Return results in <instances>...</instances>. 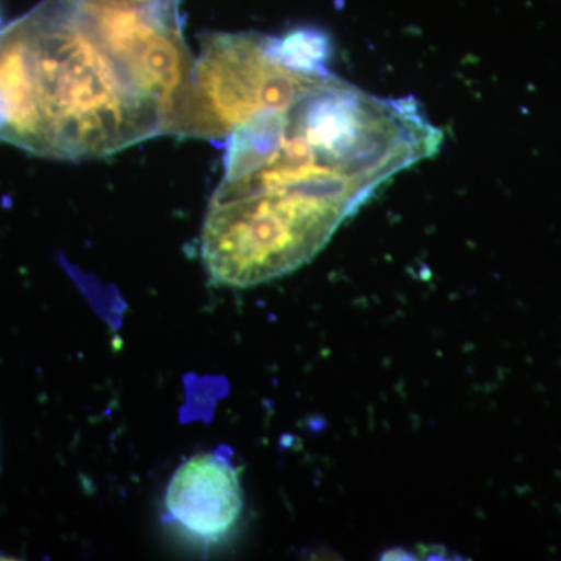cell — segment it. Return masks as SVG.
<instances>
[{"label":"cell","mask_w":561,"mask_h":561,"mask_svg":"<svg viewBox=\"0 0 561 561\" xmlns=\"http://www.w3.org/2000/svg\"><path fill=\"white\" fill-rule=\"evenodd\" d=\"M165 505L195 537L220 540L241 518L243 491L238 471L219 453L197 454L173 474Z\"/></svg>","instance_id":"5"},{"label":"cell","mask_w":561,"mask_h":561,"mask_svg":"<svg viewBox=\"0 0 561 561\" xmlns=\"http://www.w3.org/2000/svg\"><path fill=\"white\" fill-rule=\"evenodd\" d=\"M72 2L128 79L157 103L165 135L190 87L195 61L184 41L180 16L98 0Z\"/></svg>","instance_id":"4"},{"label":"cell","mask_w":561,"mask_h":561,"mask_svg":"<svg viewBox=\"0 0 561 561\" xmlns=\"http://www.w3.org/2000/svg\"><path fill=\"white\" fill-rule=\"evenodd\" d=\"M164 135L72 0H43L0 31V140L38 157L98 160Z\"/></svg>","instance_id":"2"},{"label":"cell","mask_w":561,"mask_h":561,"mask_svg":"<svg viewBox=\"0 0 561 561\" xmlns=\"http://www.w3.org/2000/svg\"><path fill=\"white\" fill-rule=\"evenodd\" d=\"M273 51L284 65L312 76L331 73L332 43L320 28L298 27L283 36H273Z\"/></svg>","instance_id":"6"},{"label":"cell","mask_w":561,"mask_h":561,"mask_svg":"<svg viewBox=\"0 0 561 561\" xmlns=\"http://www.w3.org/2000/svg\"><path fill=\"white\" fill-rule=\"evenodd\" d=\"M442 144L415 98H379L331 73L289 108L265 111L228 136L203 224L206 272L239 289L289 275Z\"/></svg>","instance_id":"1"},{"label":"cell","mask_w":561,"mask_h":561,"mask_svg":"<svg viewBox=\"0 0 561 561\" xmlns=\"http://www.w3.org/2000/svg\"><path fill=\"white\" fill-rule=\"evenodd\" d=\"M98 2L150 10L154 13L168 14V16H180V0H98Z\"/></svg>","instance_id":"7"},{"label":"cell","mask_w":561,"mask_h":561,"mask_svg":"<svg viewBox=\"0 0 561 561\" xmlns=\"http://www.w3.org/2000/svg\"><path fill=\"white\" fill-rule=\"evenodd\" d=\"M273 36L257 32H208L190 87L165 135L206 140L227 139L268 110H286L327 76H312L284 65Z\"/></svg>","instance_id":"3"}]
</instances>
